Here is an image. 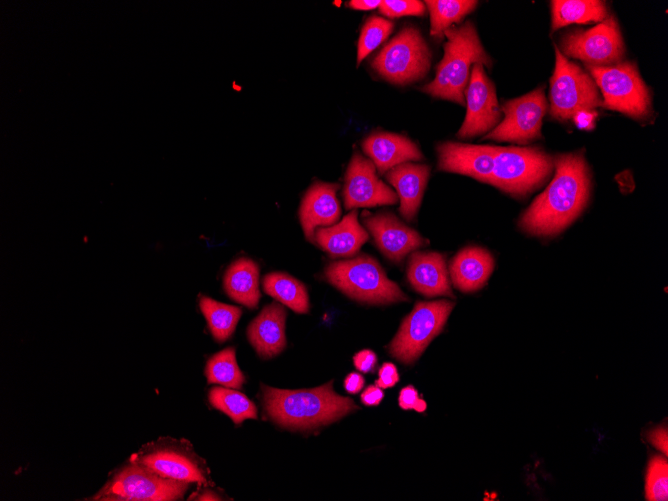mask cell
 Instances as JSON below:
<instances>
[{
	"mask_svg": "<svg viewBox=\"0 0 668 501\" xmlns=\"http://www.w3.org/2000/svg\"><path fill=\"white\" fill-rule=\"evenodd\" d=\"M555 175L520 219V227L538 236L555 235L572 223L590 195V173L581 153L554 158Z\"/></svg>",
	"mask_w": 668,
	"mask_h": 501,
	"instance_id": "6da1fadb",
	"label": "cell"
},
{
	"mask_svg": "<svg viewBox=\"0 0 668 501\" xmlns=\"http://www.w3.org/2000/svg\"><path fill=\"white\" fill-rule=\"evenodd\" d=\"M333 381L313 389L284 390L262 385L264 407L277 424L306 430L332 423L359 409L334 392Z\"/></svg>",
	"mask_w": 668,
	"mask_h": 501,
	"instance_id": "7a4b0ae2",
	"label": "cell"
},
{
	"mask_svg": "<svg viewBox=\"0 0 668 501\" xmlns=\"http://www.w3.org/2000/svg\"><path fill=\"white\" fill-rule=\"evenodd\" d=\"M444 56L437 65L434 79L422 90L433 97L465 105V90L470 78V67L481 63L491 67L492 62L485 52L474 24L451 26L444 31Z\"/></svg>",
	"mask_w": 668,
	"mask_h": 501,
	"instance_id": "3957f363",
	"label": "cell"
},
{
	"mask_svg": "<svg viewBox=\"0 0 668 501\" xmlns=\"http://www.w3.org/2000/svg\"><path fill=\"white\" fill-rule=\"evenodd\" d=\"M327 280L349 297L371 304L407 301L399 286L387 278L379 263L368 255L331 263Z\"/></svg>",
	"mask_w": 668,
	"mask_h": 501,
	"instance_id": "277c9868",
	"label": "cell"
},
{
	"mask_svg": "<svg viewBox=\"0 0 668 501\" xmlns=\"http://www.w3.org/2000/svg\"><path fill=\"white\" fill-rule=\"evenodd\" d=\"M553 169L554 159L538 147L495 146L489 184L522 197L540 187Z\"/></svg>",
	"mask_w": 668,
	"mask_h": 501,
	"instance_id": "5b68a950",
	"label": "cell"
},
{
	"mask_svg": "<svg viewBox=\"0 0 668 501\" xmlns=\"http://www.w3.org/2000/svg\"><path fill=\"white\" fill-rule=\"evenodd\" d=\"M187 482L165 478L128 460L90 499L94 501H173L183 498Z\"/></svg>",
	"mask_w": 668,
	"mask_h": 501,
	"instance_id": "8992f818",
	"label": "cell"
},
{
	"mask_svg": "<svg viewBox=\"0 0 668 501\" xmlns=\"http://www.w3.org/2000/svg\"><path fill=\"white\" fill-rule=\"evenodd\" d=\"M587 70L602 92V107L636 119L650 115V93L635 64L626 61L610 66L587 65Z\"/></svg>",
	"mask_w": 668,
	"mask_h": 501,
	"instance_id": "52a82bcc",
	"label": "cell"
},
{
	"mask_svg": "<svg viewBox=\"0 0 668 501\" xmlns=\"http://www.w3.org/2000/svg\"><path fill=\"white\" fill-rule=\"evenodd\" d=\"M556 63L550 80V114L565 121L582 112L602 107L593 78L569 61L555 45Z\"/></svg>",
	"mask_w": 668,
	"mask_h": 501,
	"instance_id": "ba28073f",
	"label": "cell"
},
{
	"mask_svg": "<svg viewBox=\"0 0 668 501\" xmlns=\"http://www.w3.org/2000/svg\"><path fill=\"white\" fill-rule=\"evenodd\" d=\"M431 54L419 30L403 28L373 59L372 67L387 81L408 84L428 72Z\"/></svg>",
	"mask_w": 668,
	"mask_h": 501,
	"instance_id": "9c48e42d",
	"label": "cell"
},
{
	"mask_svg": "<svg viewBox=\"0 0 668 501\" xmlns=\"http://www.w3.org/2000/svg\"><path fill=\"white\" fill-rule=\"evenodd\" d=\"M129 459L165 478L200 486L211 484L204 460L195 454L188 442L161 438L142 446Z\"/></svg>",
	"mask_w": 668,
	"mask_h": 501,
	"instance_id": "30bf717a",
	"label": "cell"
},
{
	"mask_svg": "<svg viewBox=\"0 0 668 501\" xmlns=\"http://www.w3.org/2000/svg\"><path fill=\"white\" fill-rule=\"evenodd\" d=\"M454 303L447 300L417 302L403 320L389 351L399 361H415L443 329Z\"/></svg>",
	"mask_w": 668,
	"mask_h": 501,
	"instance_id": "8fae6325",
	"label": "cell"
},
{
	"mask_svg": "<svg viewBox=\"0 0 668 501\" xmlns=\"http://www.w3.org/2000/svg\"><path fill=\"white\" fill-rule=\"evenodd\" d=\"M561 48L570 58L593 66H610L624 57V43L613 16L587 30H576L561 38Z\"/></svg>",
	"mask_w": 668,
	"mask_h": 501,
	"instance_id": "7c38bea8",
	"label": "cell"
},
{
	"mask_svg": "<svg viewBox=\"0 0 668 501\" xmlns=\"http://www.w3.org/2000/svg\"><path fill=\"white\" fill-rule=\"evenodd\" d=\"M546 109L544 87L509 100L501 108L504 119L485 138L519 144L541 138L540 130Z\"/></svg>",
	"mask_w": 668,
	"mask_h": 501,
	"instance_id": "4fadbf2b",
	"label": "cell"
},
{
	"mask_svg": "<svg viewBox=\"0 0 668 501\" xmlns=\"http://www.w3.org/2000/svg\"><path fill=\"white\" fill-rule=\"evenodd\" d=\"M467 112L459 129V138H470L484 134L496 127L501 118L496 91L485 74L483 64L475 63L465 90Z\"/></svg>",
	"mask_w": 668,
	"mask_h": 501,
	"instance_id": "5bb4252c",
	"label": "cell"
},
{
	"mask_svg": "<svg viewBox=\"0 0 668 501\" xmlns=\"http://www.w3.org/2000/svg\"><path fill=\"white\" fill-rule=\"evenodd\" d=\"M346 209L392 205L396 193L376 175L374 163L355 153L348 166L343 190Z\"/></svg>",
	"mask_w": 668,
	"mask_h": 501,
	"instance_id": "9a60e30c",
	"label": "cell"
},
{
	"mask_svg": "<svg viewBox=\"0 0 668 501\" xmlns=\"http://www.w3.org/2000/svg\"><path fill=\"white\" fill-rule=\"evenodd\" d=\"M438 168L490 183L495 146L444 142L437 148Z\"/></svg>",
	"mask_w": 668,
	"mask_h": 501,
	"instance_id": "2e32d148",
	"label": "cell"
},
{
	"mask_svg": "<svg viewBox=\"0 0 668 501\" xmlns=\"http://www.w3.org/2000/svg\"><path fill=\"white\" fill-rule=\"evenodd\" d=\"M364 224L381 252L390 260L399 262L408 253L424 244L415 230L389 213H379L364 218Z\"/></svg>",
	"mask_w": 668,
	"mask_h": 501,
	"instance_id": "e0dca14e",
	"label": "cell"
},
{
	"mask_svg": "<svg viewBox=\"0 0 668 501\" xmlns=\"http://www.w3.org/2000/svg\"><path fill=\"white\" fill-rule=\"evenodd\" d=\"M339 185L317 182L306 192L299 211L301 225L306 238L313 242L316 228L330 226L340 216L336 197Z\"/></svg>",
	"mask_w": 668,
	"mask_h": 501,
	"instance_id": "ac0fdd59",
	"label": "cell"
},
{
	"mask_svg": "<svg viewBox=\"0 0 668 501\" xmlns=\"http://www.w3.org/2000/svg\"><path fill=\"white\" fill-rule=\"evenodd\" d=\"M286 311L276 302L266 305L250 323L247 335L250 343L262 358L279 354L286 345Z\"/></svg>",
	"mask_w": 668,
	"mask_h": 501,
	"instance_id": "d6986e66",
	"label": "cell"
},
{
	"mask_svg": "<svg viewBox=\"0 0 668 501\" xmlns=\"http://www.w3.org/2000/svg\"><path fill=\"white\" fill-rule=\"evenodd\" d=\"M407 278L412 287L425 296L453 297L444 257L437 252L413 253Z\"/></svg>",
	"mask_w": 668,
	"mask_h": 501,
	"instance_id": "ffe728a7",
	"label": "cell"
},
{
	"mask_svg": "<svg viewBox=\"0 0 668 501\" xmlns=\"http://www.w3.org/2000/svg\"><path fill=\"white\" fill-rule=\"evenodd\" d=\"M362 147L380 173L402 163L422 159L418 147L410 139L398 134L373 133L363 141Z\"/></svg>",
	"mask_w": 668,
	"mask_h": 501,
	"instance_id": "44dd1931",
	"label": "cell"
},
{
	"mask_svg": "<svg viewBox=\"0 0 668 501\" xmlns=\"http://www.w3.org/2000/svg\"><path fill=\"white\" fill-rule=\"evenodd\" d=\"M430 169L424 164L410 162L397 165L386 174L389 183L396 189L401 215L408 221L412 220L420 206Z\"/></svg>",
	"mask_w": 668,
	"mask_h": 501,
	"instance_id": "7402d4cb",
	"label": "cell"
},
{
	"mask_svg": "<svg viewBox=\"0 0 668 501\" xmlns=\"http://www.w3.org/2000/svg\"><path fill=\"white\" fill-rule=\"evenodd\" d=\"M367 240L368 233L359 224L356 210L347 214L338 224L319 227L314 235V241L334 257L355 254Z\"/></svg>",
	"mask_w": 668,
	"mask_h": 501,
	"instance_id": "603a6c76",
	"label": "cell"
},
{
	"mask_svg": "<svg viewBox=\"0 0 668 501\" xmlns=\"http://www.w3.org/2000/svg\"><path fill=\"white\" fill-rule=\"evenodd\" d=\"M494 268L492 255L480 247L461 250L451 261L450 275L456 288L463 292L480 289Z\"/></svg>",
	"mask_w": 668,
	"mask_h": 501,
	"instance_id": "cb8c5ba5",
	"label": "cell"
},
{
	"mask_svg": "<svg viewBox=\"0 0 668 501\" xmlns=\"http://www.w3.org/2000/svg\"><path fill=\"white\" fill-rule=\"evenodd\" d=\"M258 278V265L251 259L240 258L234 261L225 272L224 289L234 301L254 308L260 298Z\"/></svg>",
	"mask_w": 668,
	"mask_h": 501,
	"instance_id": "d4e9b609",
	"label": "cell"
},
{
	"mask_svg": "<svg viewBox=\"0 0 668 501\" xmlns=\"http://www.w3.org/2000/svg\"><path fill=\"white\" fill-rule=\"evenodd\" d=\"M552 30L572 23L602 22L608 17L605 2L597 0L551 1Z\"/></svg>",
	"mask_w": 668,
	"mask_h": 501,
	"instance_id": "484cf974",
	"label": "cell"
},
{
	"mask_svg": "<svg viewBox=\"0 0 668 501\" xmlns=\"http://www.w3.org/2000/svg\"><path fill=\"white\" fill-rule=\"evenodd\" d=\"M264 291L297 313H307L309 298L307 290L300 281L289 274L274 272L263 279Z\"/></svg>",
	"mask_w": 668,
	"mask_h": 501,
	"instance_id": "4316f807",
	"label": "cell"
},
{
	"mask_svg": "<svg viewBox=\"0 0 668 501\" xmlns=\"http://www.w3.org/2000/svg\"><path fill=\"white\" fill-rule=\"evenodd\" d=\"M199 306L214 339L218 342L226 341L235 330L241 309L206 296H200Z\"/></svg>",
	"mask_w": 668,
	"mask_h": 501,
	"instance_id": "83f0119b",
	"label": "cell"
},
{
	"mask_svg": "<svg viewBox=\"0 0 668 501\" xmlns=\"http://www.w3.org/2000/svg\"><path fill=\"white\" fill-rule=\"evenodd\" d=\"M210 404L217 410L228 415L235 424L245 419H256L257 408L249 398L236 390L227 387H213L208 393Z\"/></svg>",
	"mask_w": 668,
	"mask_h": 501,
	"instance_id": "f1b7e54d",
	"label": "cell"
},
{
	"mask_svg": "<svg viewBox=\"0 0 668 501\" xmlns=\"http://www.w3.org/2000/svg\"><path fill=\"white\" fill-rule=\"evenodd\" d=\"M205 376L208 384H220L228 388L240 389L245 376L240 370L235 349L228 347L214 354L206 363Z\"/></svg>",
	"mask_w": 668,
	"mask_h": 501,
	"instance_id": "f546056e",
	"label": "cell"
},
{
	"mask_svg": "<svg viewBox=\"0 0 668 501\" xmlns=\"http://www.w3.org/2000/svg\"><path fill=\"white\" fill-rule=\"evenodd\" d=\"M430 13V34L442 37L451 24L459 22L477 5V1L466 0H428L425 1Z\"/></svg>",
	"mask_w": 668,
	"mask_h": 501,
	"instance_id": "4dcf8cb0",
	"label": "cell"
},
{
	"mask_svg": "<svg viewBox=\"0 0 668 501\" xmlns=\"http://www.w3.org/2000/svg\"><path fill=\"white\" fill-rule=\"evenodd\" d=\"M393 23L378 16L370 17L364 24L358 40L357 64L376 49L392 32Z\"/></svg>",
	"mask_w": 668,
	"mask_h": 501,
	"instance_id": "1f68e13d",
	"label": "cell"
},
{
	"mask_svg": "<svg viewBox=\"0 0 668 501\" xmlns=\"http://www.w3.org/2000/svg\"><path fill=\"white\" fill-rule=\"evenodd\" d=\"M645 496L649 501L668 499V463L665 457L655 456L650 460L645 478Z\"/></svg>",
	"mask_w": 668,
	"mask_h": 501,
	"instance_id": "d6a6232c",
	"label": "cell"
},
{
	"mask_svg": "<svg viewBox=\"0 0 668 501\" xmlns=\"http://www.w3.org/2000/svg\"><path fill=\"white\" fill-rule=\"evenodd\" d=\"M380 12L390 18H397L406 15H423L425 5L417 0H387L381 1L379 5Z\"/></svg>",
	"mask_w": 668,
	"mask_h": 501,
	"instance_id": "836d02e7",
	"label": "cell"
},
{
	"mask_svg": "<svg viewBox=\"0 0 668 501\" xmlns=\"http://www.w3.org/2000/svg\"><path fill=\"white\" fill-rule=\"evenodd\" d=\"M399 405L404 410L414 409L417 412H424L426 409L425 401L419 398V394L413 386H406L401 389Z\"/></svg>",
	"mask_w": 668,
	"mask_h": 501,
	"instance_id": "e575fe53",
	"label": "cell"
},
{
	"mask_svg": "<svg viewBox=\"0 0 668 501\" xmlns=\"http://www.w3.org/2000/svg\"><path fill=\"white\" fill-rule=\"evenodd\" d=\"M376 386L381 389L393 387L399 381V374L394 364L385 362L379 369Z\"/></svg>",
	"mask_w": 668,
	"mask_h": 501,
	"instance_id": "d590c367",
	"label": "cell"
},
{
	"mask_svg": "<svg viewBox=\"0 0 668 501\" xmlns=\"http://www.w3.org/2000/svg\"><path fill=\"white\" fill-rule=\"evenodd\" d=\"M355 367L364 373L372 372L377 365V356L371 350H362L353 357Z\"/></svg>",
	"mask_w": 668,
	"mask_h": 501,
	"instance_id": "8d00e7d4",
	"label": "cell"
},
{
	"mask_svg": "<svg viewBox=\"0 0 668 501\" xmlns=\"http://www.w3.org/2000/svg\"><path fill=\"white\" fill-rule=\"evenodd\" d=\"M384 397V393L378 386L370 385L361 394V401L366 406L378 405Z\"/></svg>",
	"mask_w": 668,
	"mask_h": 501,
	"instance_id": "74e56055",
	"label": "cell"
},
{
	"mask_svg": "<svg viewBox=\"0 0 668 501\" xmlns=\"http://www.w3.org/2000/svg\"><path fill=\"white\" fill-rule=\"evenodd\" d=\"M650 442L667 455V429L666 427L657 428L649 434Z\"/></svg>",
	"mask_w": 668,
	"mask_h": 501,
	"instance_id": "f35d334b",
	"label": "cell"
},
{
	"mask_svg": "<svg viewBox=\"0 0 668 501\" xmlns=\"http://www.w3.org/2000/svg\"><path fill=\"white\" fill-rule=\"evenodd\" d=\"M364 385V378L361 374L357 372H352L348 374L344 380V387L348 393L356 394L358 393Z\"/></svg>",
	"mask_w": 668,
	"mask_h": 501,
	"instance_id": "ab89813d",
	"label": "cell"
},
{
	"mask_svg": "<svg viewBox=\"0 0 668 501\" xmlns=\"http://www.w3.org/2000/svg\"><path fill=\"white\" fill-rule=\"evenodd\" d=\"M380 3L381 1L353 0L349 2V6L356 10H372L379 7Z\"/></svg>",
	"mask_w": 668,
	"mask_h": 501,
	"instance_id": "60d3db41",
	"label": "cell"
},
{
	"mask_svg": "<svg viewBox=\"0 0 668 501\" xmlns=\"http://www.w3.org/2000/svg\"><path fill=\"white\" fill-rule=\"evenodd\" d=\"M189 500H221V497L212 490L205 489L201 493L192 494Z\"/></svg>",
	"mask_w": 668,
	"mask_h": 501,
	"instance_id": "b9f144b4",
	"label": "cell"
}]
</instances>
